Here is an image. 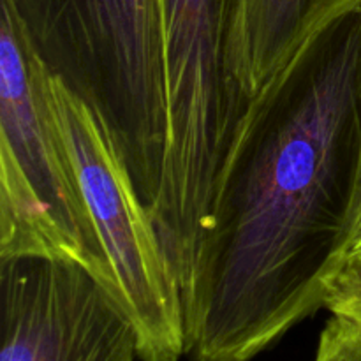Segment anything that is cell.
<instances>
[{"instance_id":"obj_1","label":"cell","mask_w":361,"mask_h":361,"mask_svg":"<svg viewBox=\"0 0 361 361\" xmlns=\"http://www.w3.org/2000/svg\"><path fill=\"white\" fill-rule=\"evenodd\" d=\"M324 18L250 99L189 289L190 361H250L324 309L361 214V7Z\"/></svg>"},{"instance_id":"obj_2","label":"cell","mask_w":361,"mask_h":361,"mask_svg":"<svg viewBox=\"0 0 361 361\" xmlns=\"http://www.w3.org/2000/svg\"><path fill=\"white\" fill-rule=\"evenodd\" d=\"M46 69L104 122L147 207L168 143L159 0H7Z\"/></svg>"},{"instance_id":"obj_3","label":"cell","mask_w":361,"mask_h":361,"mask_svg":"<svg viewBox=\"0 0 361 361\" xmlns=\"http://www.w3.org/2000/svg\"><path fill=\"white\" fill-rule=\"evenodd\" d=\"M49 78L11 4L0 0V261H67L85 268L109 293L108 261Z\"/></svg>"},{"instance_id":"obj_4","label":"cell","mask_w":361,"mask_h":361,"mask_svg":"<svg viewBox=\"0 0 361 361\" xmlns=\"http://www.w3.org/2000/svg\"><path fill=\"white\" fill-rule=\"evenodd\" d=\"M49 87L137 358L178 361L187 355L182 286L150 210L101 116L53 74Z\"/></svg>"},{"instance_id":"obj_5","label":"cell","mask_w":361,"mask_h":361,"mask_svg":"<svg viewBox=\"0 0 361 361\" xmlns=\"http://www.w3.org/2000/svg\"><path fill=\"white\" fill-rule=\"evenodd\" d=\"M236 0H159L168 143L157 207L176 217L207 212L215 176L249 101L226 66Z\"/></svg>"},{"instance_id":"obj_6","label":"cell","mask_w":361,"mask_h":361,"mask_svg":"<svg viewBox=\"0 0 361 361\" xmlns=\"http://www.w3.org/2000/svg\"><path fill=\"white\" fill-rule=\"evenodd\" d=\"M0 361H134L137 338L104 286L74 263L0 261Z\"/></svg>"},{"instance_id":"obj_7","label":"cell","mask_w":361,"mask_h":361,"mask_svg":"<svg viewBox=\"0 0 361 361\" xmlns=\"http://www.w3.org/2000/svg\"><path fill=\"white\" fill-rule=\"evenodd\" d=\"M358 0H236L226 42V66L243 97L259 94L307 35L338 7Z\"/></svg>"},{"instance_id":"obj_8","label":"cell","mask_w":361,"mask_h":361,"mask_svg":"<svg viewBox=\"0 0 361 361\" xmlns=\"http://www.w3.org/2000/svg\"><path fill=\"white\" fill-rule=\"evenodd\" d=\"M324 309L361 328V254L344 261L324 296Z\"/></svg>"},{"instance_id":"obj_9","label":"cell","mask_w":361,"mask_h":361,"mask_svg":"<svg viewBox=\"0 0 361 361\" xmlns=\"http://www.w3.org/2000/svg\"><path fill=\"white\" fill-rule=\"evenodd\" d=\"M314 361H361V328L331 316L319 335Z\"/></svg>"},{"instance_id":"obj_10","label":"cell","mask_w":361,"mask_h":361,"mask_svg":"<svg viewBox=\"0 0 361 361\" xmlns=\"http://www.w3.org/2000/svg\"><path fill=\"white\" fill-rule=\"evenodd\" d=\"M360 7H361V2H360ZM360 254H361V214H360L358 229H356L355 242H353V247H351V252H349V257H351V256H360Z\"/></svg>"}]
</instances>
